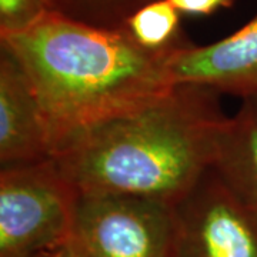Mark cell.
<instances>
[{
    "label": "cell",
    "mask_w": 257,
    "mask_h": 257,
    "mask_svg": "<svg viewBox=\"0 0 257 257\" xmlns=\"http://www.w3.org/2000/svg\"><path fill=\"white\" fill-rule=\"evenodd\" d=\"M63 250H64V248H63ZM63 250H62V251H63ZM62 251H60V253H59V254H57V256H56V257H60V256H62Z\"/></svg>",
    "instance_id": "9a60e30c"
},
{
    "label": "cell",
    "mask_w": 257,
    "mask_h": 257,
    "mask_svg": "<svg viewBox=\"0 0 257 257\" xmlns=\"http://www.w3.org/2000/svg\"><path fill=\"white\" fill-rule=\"evenodd\" d=\"M180 13L207 16L219 9H229L236 0H169Z\"/></svg>",
    "instance_id": "7c38bea8"
},
{
    "label": "cell",
    "mask_w": 257,
    "mask_h": 257,
    "mask_svg": "<svg viewBox=\"0 0 257 257\" xmlns=\"http://www.w3.org/2000/svg\"><path fill=\"white\" fill-rule=\"evenodd\" d=\"M47 12L46 0H0V36L26 30Z\"/></svg>",
    "instance_id": "8fae6325"
},
{
    "label": "cell",
    "mask_w": 257,
    "mask_h": 257,
    "mask_svg": "<svg viewBox=\"0 0 257 257\" xmlns=\"http://www.w3.org/2000/svg\"><path fill=\"white\" fill-rule=\"evenodd\" d=\"M180 12L169 0H155L135 12L124 30L139 46L152 52H173L192 45L183 36Z\"/></svg>",
    "instance_id": "9c48e42d"
},
{
    "label": "cell",
    "mask_w": 257,
    "mask_h": 257,
    "mask_svg": "<svg viewBox=\"0 0 257 257\" xmlns=\"http://www.w3.org/2000/svg\"><path fill=\"white\" fill-rule=\"evenodd\" d=\"M60 257H79V254L76 253V250H74V248L72 247V244L69 243V244L64 247L63 251H62V256Z\"/></svg>",
    "instance_id": "4fadbf2b"
},
{
    "label": "cell",
    "mask_w": 257,
    "mask_h": 257,
    "mask_svg": "<svg viewBox=\"0 0 257 257\" xmlns=\"http://www.w3.org/2000/svg\"><path fill=\"white\" fill-rule=\"evenodd\" d=\"M167 69L175 84L203 86L243 100L257 96V15L219 42L172 52Z\"/></svg>",
    "instance_id": "8992f818"
},
{
    "label": "cell",
    "mask_w": 257,
    "mask_h": 257,
    "mask_svg": "<svg viewBox=\"0 0 257 257\" xmlns=\"http://www.w3.org/2000/svg\"><path fill=\"white\" fill-rule=\"evenodd\" d=\"M155 0H46L49 12L96 28L124 30L127 19Z\"/></svg>",
    "instance_id": "30bf717a"
},
{
    "label": "cell",
    "mask_w": 257,
    "mask_h": 257,
    "mask_svg": "<svg viewBox=\"0 0 257 257\" xmlns=\"http://www.w3.org/2000/svg\"><path fill=\"white\" fill-rule=\"evenodd\" d=\"M233 194L257 216V107L244 99L223 130L211 166Z\"/></svg>",
    "instance_id": "ba28073f"
},
{
    "label": "cell",
    "mask_w": 257,
    "mask_h": 257,
    "mask_svg": "<svg viewBox=\"0 0 257 257\" xmlns=\"http://www.w3.org/2000/svg\"><path fill=\"white\" fill-rule=\"evenodd\" d=\"M72 247L79 257H177L175 206L121 194H77Z\"/></svg>",
    "instance_id": "277c9868"
},
{
    "label": "cell",
    "mask_w": 257,
    "mask_h": 257,
    "mask_svg": "<svg viewBox=\"0 0 257 257\" xmlns=\"http://www.w3.org/2000/svg\"><path fill=\"white\" fill-rule=\"evenodd\" d=\"M0 46L28 74L55 152L103 121L139 110L170 92L167 57L139 46L126 30L84 25L47 12ZM175 52V50H173Z\"/></svg>",
    "instance_id": "7a4b0ae2"
},
{
    "label": "cell",
    "mask_w": 257,
    "mask_h": 257,
    "mask_svg": "<svg viewBox=\"0 0 257 257\" xmlns=\"http://www.w3.org/2000/svg\"><path fill=\"white\" fill-rule=\"evenodd\" d=\"M250 100L253 101V103H254V106L257 107V96H254V97H250Z\"/></svg>",
    "instance_id": "5bb4252c"
},
{
    "label": "cell",
    "mask_w": 257,
    "mask_h": 257,
    "mask_svg": "<svg viewBox=\"0 0 257 257\" xmlns=\"http://www.w3.org/2000/svg\"><path fill=\"white\" fill-rule=\"evenodd\" d=\"M49 159H52V143L35 89L16 57L0 46L2 169Z\"/></svg>",
    "instance_id": "52a82bcc"
},
{
    "label": "cell",
    "mask_w": 257,
    "mask_h": 257,
    "mask_svg": "<svg viewBox=\"0 0 257 257\" xmlns=\"http://www.w3.org/2000/svg\"><path fill=\"white\" fill-rule=\"evenodd\" d=\"M79 193L53 159L0 172V257H56L72 239Z\"/></svg>",
    "instance_id": "3957f363"
},
{
    "label": "cell",
    "mask_w": 257,
    "mask_h": 257,
    "mask_svg": "<svg viewBox=\"0 0 257 257\" xmlns=\"http://www.w3.org/2000/svg\"><path fill=\"white\" fill-rule=\"evenodd\" d=\"M213 89L176 84L139 110L103 121L53 155L79 194H121L175 206L210 169L229 117Z\"/></svg>",
    "instance_id": "6da1fadb"
},
{
    "label": "cell",
    "mask_w": 257,
    "mask_h": 257,
    "mask_svg": "<svg viewBox=\"0 0 257 257\" xmlns=\"http://www.w3.org/2000/svg\"><path fill=\"white\" fill-rule=\"evenodd\" d=\"M177 257H257V216L210 167L175 204Z\"/></svg>",
    "instance_id": "5b68a950"
}]
</instances>
